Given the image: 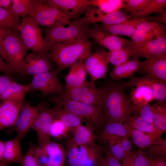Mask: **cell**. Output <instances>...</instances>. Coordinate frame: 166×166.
Wrapping results in <instances>:
<instances>
[{"label":"cell","instance_id":"5b68a950","mask_svg":"<svg viewBox=\"0 0 166 166\" xmlns=\"http://www.w3.org/2000/svg\"><path fill=\"white\" fill-rule=\"evenodd\" d=\"M27 50L17 30H11L0 43V54L13 73L18 75Z\"/></svg>","mask_w":166,"mask_h":166},{"label":"cell","instance_id":"f907efd6","mask_svg":"<svg viewBox=\"0 0 166 166\" xmlns=\"http://www.w3.org/2000/svg\"><path fill=\"white\" fill-rule=\"evenodd\" d=\"M10 76L5 75H0V95H1L12 81Z\"/></svg>","mask_w":166,"mask_h":166},{"label":"cell","instance_id":"cb8c5ba5","mask_svg":"<svg viewBox=\"0 0 166 166\" xmlns=\"http://www.w3.org/2000/svg\"><path fill=\"white\" fill-rule=\"evenodd\" d=\"M94 130L93 126L90 123L87 125L81 124L74 130L73 137L67 141V148L96 145L97 137Z\"/></svg>","mask_w":166,"mask_h":166},{"label":"cell","instance_id":"60d3db41","mask_svg":"<svg viewBox=\"0 0 166 166\" xmlns=\"http://www.w3.org/2000/svg\"><path fill=\"white\" fill-rule=\"evenodd\" d=\"M20 18L9 10L0 7V26L13 30H17Z\"/></svg>","mask_w":166,"mask_h":166},{"label":"cell","instance_id":"7bdbcfd3","mask_svg":"<svg viewBox=\"0 0 166 166\" xmlns=\"http://www.w3.org/2000/svg\"><path fill=\"white\" fill-rule=\"evenodd\" d=\"M149 0H124V12L131 15L140 12L145 6Z\"/></svg>","mask_w":166,"mask_h":166},{"label":"cell","instance_id":"f6af8a7d","mask_svg":"<svg viewBox=\"0 0 166 166\" xmlns=\"http://www.w3.org/2000/svg\"><path fill=\"white\" fill-rule=\"evenodd\" d=\"M132 114L139 115L144 121L153 124V115L151 105L148 104L140 107H132Z\"/></svg>","mask_w":166,"mask_h":166},{"label":"cell","instance_id":"91938a15","mask_svg":"<svg viewBox=\"0 0 166 166\" xmlns=\"http://www.w3.org/2000/svg\"><path fill=\"white\" fill-rule=\"evenodd\" d=\"M0 166H7L6 164L0 161Z\"/></svg>","mask_w":166,"mask_h":166},{"label":"cell","instance_id":"484cf974","mask_svg":"<svg viewBox=\"0 0 166 166\" xmlns=\"http://www.w3.org/2000/svg\"><path fill=\"white\" fill-rule=\"evenodd\" d=\"M71 19H77L89 6L87 0H50Z\"/></svg>","mask_w":166,"mask_h":166},{"label":"cell","instance_id":"52a82bcc","mask_svg":"<svg viewBox=\"0 0 166 166\" xmlns=\"http://www.w3.org/2000/svg\"><path fill=\"white\" fill-rule=\"evenodd\" d=\"M26 49L48 57L49 53L42 30L28 16L23 17L17 27Z\"/></svg>","mask_w":166,"mask_h":166},{"label":"cell","instance_id":"f35d334b","mask_svg":"<svg viewBox=\"0 0 166 166\" xmlns=\"http://www.w3.org/2000/svg\"><path fill=\"white\" fill-rule=\"evenodd\" d=\"M11 1L12 5L8 10L14 15L20 18L28 15L36 0H11Z\"/></svg>","mask_w":166,"mask_h":166},{"label":"cell","instance_id":"4dcf8cb0","mask_svg":"<svg viewBox=\"0 0 166 166\" xmlns=\"http://www.w3.org/2000/svg\"><path fill=\"white\" fill-rule=\"evenodd\" d=\"M132 107H140L148 104L154 100L152 91L149 86L140 85L133 87L129 97Z\"/></svg>","mask_w":166,"mask_h":166},{"label":"cell","instance_id":"d590c367","mask_svg":"<svg viewBox=\"0 0 166 166\" xmlns=\"http://www.w3.org/2000/svg\"><path fill=\"white\" fill-rule=\"evenodd\" d=\"M153 113V124L164 133L166 132V105L165 102L151 105Z\"/></svg>","mask_w":166,"mask_h":166},{"label":"cell","instance_id":"ba28073f","mask_svg":"<svg viewBox=\"0 0 166 166\" xmlns=\"http://www.w3.org/2000/svg\"><path fill=\"white\" fill-rule=\"evenodd\" d=\"M67 148L66 166H96L104 159L105 149L97 144Z\"/></svg>","mask_w":166,"mask_h":166},{"label":"cell","instance_id":"e0dca14e","mask_svg":"<svg viewBox=\"0 0 166 166\" xmlns=\"http://www.w3.org/2000/svg\"><path fill=\"white\" fill-rule=\"evenodd\" d=\"M166 36V26L156 21L146 20L140 23L137 27L131 38V43L139 45L147 40L155 38Z\"/></svg>","mask_w":166,"mask_h":166},{"label":"cell","instance_id":"4fadbf2b","mask_svg":"<svg viewBox=\"0 0 166 166\" xmlns=\"http://www.w3.org/2000/svg\"><path fill=\"white\" fill-rule=\"evenodd\" d=\"M85 23L90 25L100 23L104 25L116 24L132 19L131 15L120 10L105 13L97 8L89 5L80 18Z\"/></svg>","mask_w":166,"mask_h":166},{"label":"cell","instance_id":"8fae6325","mask_svg":"<svg viewBox=\"0 0 166 166\" xmlns=\"http://www.w3.org/2000/svg\"><path fill=\"white\" fill-rule=\"evenodd\" d=\"M59 73L56 69L34 76L31 82L29 84L30 91H39L45 96L61 94L64 89L59 79Z\"/></svg>","mask_w":166,"mask_h":166},{"label":"cell","instance_id":"83f0119b","mask_svg":"<svg viewBox=\"0 0 166 166\" xmlns=\"http://www.w3.org/2000/svg\"><path fill=\"white\" fill-rule=\"evenodd\" d=\"M22 139L17 136L4 141V148L2 162L5 164L16 163L20 164L24 155L21 144Z\"/></svg>","mask_w":166,"mask_h":166},{"label":"cell","instance_id":"8d00e7d4","mask_svg":"<svg viewBox=\"0 0 166 166\" xmlns=\"http://www.w3.org/2000/svg\"><path fill=\"white\" fill-rule=\"evenodd\" d=\"M89 5L95 7L105 13L120 10L124 6V0H89Z\"/></svg>","mask_w":166,"mask_h":166},{"label":"cell","instance_id":"74e56055","mask_svg":"<svg viewBox=\"0 0 166 166\" xmlns=\"http://www.w3.org/2000/svg\"><path fill=\"white\" fill-rule=\"evenodd\" d=\"M132 54V49L127 45L114 51H108L106 57L109 63L116 66L128 60Z\"/></svg>","mask_w":166,"mask_h":166},{"label":"cell","instance_id":"30bf717a","mask_svg":"<svg viewBox=\"0 0 166 166\" xmlns=\"http://www.w3.org/2000/svg\"><path fill=\"white\" fill-rule=\"evenodd\" d=\"M36 156L42 166H64L67 152L63 146L52 142L36 145Z\"/></svg>","mask_w":166,"mask_h":166},{"label":"cell","instance_id":"5bb4252c","mask_svg":"<svg viewBox=\"0 0 166 166\" xmlns=\"http://www.w3.org/2000/svg\"><path fill=\"white\" fill-rule=\"evenodd\" d=\"M107 51L103 48L97 49L90 52L84 60V65L91 81L95 82L106 76L109 64L106 57Z\"/></svg>","mask_w":166,"mask_h":166},{"label":"cell","instance_id":"ee69618b","mask_svg":"<svg viewBox=\"0 0 166 166\" xmlns=\"http://www.w3.org/2000/svg\"><path fill=\"white\" fill-rule=\"evenodd\" d=\"M69 131L64 124L60 120L55 118L51 124L50 135L51 137L60 139L65 137Z\"/></svg>","mask_w":166,"mask_h":166},{"label":"cell","instance_id":"681fc988","mask_svg":"<svg viewBox=\"0 0 166 166\" xmlns=\"http://www.w3.org/2000/svg\"><path fill=\"white\" fill-rule=\"evenodd\" d=\"M119 141L124 152V158L131 155L134 151L132 150L133 143L130 138H123Z\"/></svg>","mask_w":166,"mask_h":166},{"label":"cell","instance_id":"ab89813d","mask_svg":"<svg viewBox=\"0 0 166 166\" xmlns=\"http://www.w3.org/2000/svg\"><path fill=\"white\" fill-rule=\"evenodd\" d=\"M139 151L152 159L166 157V139L160 138L159 142L143 148Z\"/></svg>","mask_w":166,"mask_h":166},{"label":"cell","instance_id":"2e32d148","mask_svg":"<svg viewBox=\"0 0 166 166\" xmlns=\"http://www.w3.org/2000/svg\"><path fill=\"white\" fill-rule=\"evenodd\" d=\"M55 69L53 63L47 57L32 52L26 55L21 66L19 75L34 77Z\"/></svg>","mask_w":166,"mask_h":166},{"label":"cell","instance_id":"11a10c76","mask_svg":"<svg viewBox=\"0 0 166 166\" xmlns=\"http://www.w3.org/2000/svg\"><path fill=\"white\" fill-rule=\"evenodd\" d=\"M12 4L11 0H0V7L8 10Z\"/></svg>","mask_w":166,"mask_h":166},{"label":"cell","instance_id":"6f0895ef","mask_svg":"<svg viewBox=\"0 0 166 166\" xmlns=\"http://www.w3.org/2000/svg\"><path fill=\"white\" fill-rule=\"evenodd\" d=\"M4 141L0 140V161L2 162L4 148Z\"/></svg>","mask_w":166,"mask_h":166},{"label":"cell","instance_id":"680465c9","mask_svg":"<svg viewBox=\"0 0 166 166\" xmlns=\"http://www.w3.org/2000/svg\"><path fill=\"white\" fill-rule=\"evenodd\" d=\"M151 166H156V161L154 159H153Z\"/></svg>","mask_w":166,"mask_h":166},{"label":"cell","instance_id":"7c38bea8","mask_svg":"<svg viewBox=\"0 0 166 166\" xmlns=\"http://www.w3.org/2000/svg\"><path fill=\"white\" fill-rule=\"evenodd\" d=\"M47 108V103L44 101L35 105L24 103L20 113L13 126L17 134V136L22 139L24 138L31 128L38 114Z\"/></svg>","mask_w":166,"mask_h":166},{"label":"cell","instance_id":"7402d4cb","mask_svg":"<svg viewBox=\"0 0 166 166\" xmlns=\"http://www.w3.org/2000/svg\"><path fill=\"white\" fill-rule=\"evenodd\" d=\"M146 20H148V17L132 19L114 24L104 25L95 23L92 25L95 28L107 33L117 36H126L131 38L138 26L142 22Z\"/></svg>","mask_w":166,"mask_h":166},{"label":"cell","instance_id":"bcb514c9","mask_svg":"<svg viewBox=\"0 0 166 166\" xmlns=\"http://www.w3.org/2000/svg\"><path fill=\"white\" fill-rule=\"evenodd\" d=\"M119 140L109 141L107 144V147L106 148L114 157L120 162L124 158V153Z\"/></svg>","mask_w":166,"mask_h":166},{"label":"cell","instance_id":"d4e9b609","mask_svg":"<svg viewBox=\"0 0 166 166\" xmlns=\"http://www.w3.org/2000/svg\"><path fill=\"white\" fill-rule=\"evenodd\" d=\"M97 137V140L106 144L112 140L130 138L126 125L123 123L118 122H110L105 124Z\"/></svg>","mask_w":166,"mask_h":166},{"label":"cell","instance_id":"9c48e42d","mask_svg":"<svg viewBox=\"0 0 166 166\" xmlns=\"http://www.w3.org/2000/svg\"><path fill=\"white\" fill-rule=\"evenodd\" d=\"M106 91L105 86L98 88L94 82L90 81L78 87L65 89L63 93L57 95L85 104L102 106Z\"/></svg>","mask_w":166,"mask_h":166},{"label":"cell","instance_id":"44dd1931","mask_svg":"<svg viewBox=\"0 0 166 166\" xmlns=\"http://www.w3.org/2000/svg\"><path fill=\"white\" fill-rule=\"evenodd\" d=\"M24 100H4L0 102V130L13 127L20 113Z\"/></svg>","mask_w":166,"mask_h":166},{"label":"cell","instance_id":"f5cc1de1","mask_svg":"<svg viewBox=\"0 0 166 166\" xmlns=\"http://www.w3.org/2000/svg\"><path fill=\"white\" fill-rule=\"evenodd\" d=\"M135 153L134 151L130 156L124 158L122 161V166H134Z\"/></svg>","mask_w":166,"mask_h":166},{"label":"cell","instance_id":"7dc6e473","mask_svg":"<svg viewBox=\"0 0 166 166\" xmlns=\"http://www.w3.org/2000/svg\"><path fill=\"white\" fill-rule=\"evenodd\" d=\"M152 159L138 151L136 152L134 166H151Z\"/></svg>","mask_w":166,"mask_h":166},{"label":"cell","instance_id":"603a6c76","mask_svg":"<svg viewBox=\"0 0 166 166\" xmlns=\"http://www.w3.org/2000/svg\"><path fill=\"white\" fill-rule=\"evenodd\" d=\"M141 71L166 83V53L146 58Z\"/></svg>","mask_w":166,"mask_h":166},{"label":"cell","instance_id":"836d02e7","mask_svg":"<svg viewBox=\"0 0 166 166\" xmlns=\"http://www.w3.org/2000/svg\"><path fill=\"white\" fill-rule=\"evenodd\" d=\"M166 0H149L144 8L139 13L132 16V19L147 17L153 14L163 13L166 12Z\"/></svg>","mask_w":166,"mask_h":166},{"label":"cell","instance_id":"7a4b0ae2","mask_svg":"<svg viewBox=\"0 0 166 166\" xmlns=\"http://www.w3.org/2000/svg\"><path fill=\"white\" fill-rule=\"evenodd\" d=\"M92 46L88 39L57 43L49 52L48 58L55 64L60 72L80 61L84 60L91 52Z\"/></svg>","mask_w":166,"mask_h":166},{"label":"cell","instance_id":"e575fe53","mask_svg":"<svg viewBox=\"0 0 166 166\" xmlns=\"http://www.w3.org/2000/svg\"><path fill=\"white\" fill-rule=\"evenodd\" d=\"M127 126L129 132L130 138L132 139L133 143L140 149L158 143L161 138L156 139L143 132Z\"/></svg>","mask_w":166,"mask_h":166},{"label":"cell","instance_id":"d6a6232c","mask_svg":"<svg viewBox=\"0 0 166 166\" xmlns=\"http://www.w3.org/2000/svg\"><path fill=\"white\" fill-rule=\"evenodd\" d=\"M52 109L55 118L61 121L69 131L81 124L83 119L66 109L56 105Z\"/></svg>","mask_w":166,"mask_h":166},{"label":"cell","instance_id":"4316f807","mask_svg":"<svg viewBox=\"0 0 166 166\" xmlns=\"http://www.w3.org/2000/svg\"><path fill=\"white\" fill-rule=\"evenodd\" d=\"M84 60L80 61L70 68L65 77V89H71L79 87L85 84L86 80L87 72L85 69Z\"/></svg>","mask_w":166,"mask_h":166},{"label":"cell","instance_id":"ac0fdd59","mask_svg":"<svg viewBox=\"0 0 166 166\" xmlns=\"http://www.w3.org/2000/svg\"><path fill=\"white\" fill-rule=\"evenodd\" d=\"M123 89L140 85H145L152 89L154 100L158 103L164 102L166 99V83L163 82L150 75H146L132 78L128 81L117 83Z\"/></svg>","mask_w":166,"mask_h":166},{"label":"cell","instance_id":"ffe728a7","mask_svg":"<svg viewBox=\"0 0 166 166\" xmlns=\"http://www.w3.org/2000/svg\"><path fill=\"white\" fill-rule=\"evenodd\" d=\"M54 119L52 108L49 107L40 112L36 117L31 129L37 133L38 144H44L51 141L50 131Z\"/></svg>","mask_w":166,"mask_h":166},{"label":"cell","instance_id":"6da1fadb","mask_svg":"<svg viewBox=\"0 0 166 166\" xmlns=\"http://www.w3.org/2000/svg\"><path fill=\"white\" fill-rule=\"evenodd\" d=\"M105 87L106 91L102 106L105 123H124L132 114L129 97L117 83L111 82Z\"/></svg>","mask_w":166,"mask_h":166},{"label":"cell","instance_id":"277c9868","mask_svg":"<svg viewBox=\"0 0 166 166\" xmlns=\"http://www.w3.org/2000/svg\"><path fill=\"white\" fill-rule=\"evenodd\" d=\"M49 100L56 105L63 108L82 119L90 121L94 130H101L105 124L101 105L85 104L58 95L51 97Z\"/></svg>","mask_w":166,"mask_h":166},{"label":"cell","instance_id":"3957f363","mask_svg":"<svg viewBox=\"0 0 166 166\" xmlns=\"http://www.w3.org/2000/svg\"><path fill=\"white\" fill-rule=\"evenodd\" d=\"M90 27V25L85 23L81 18L70 21L66 25L56 24L48 27L44 40L49 52L57 43L88 39Z\"/></svg>","mask_w":166,"mask_h":166},{"label":"cell","instance_id":"1f68e13d","mask_svg":"<svg viewBox=\"0 0 166 166\" xmlns=\"http://www.w3.org/2000/svg\"><path fill=\"white\" fill-rule=\"evenodd\" d=\"M29 92V84H20L12 81L0 95V100H24L26 94Z\"/></svg>","mask_w":166,"mask_h":166},{"label":"cell","instance_id":"f1b7e54d","mask_svg":"<svg viewBox=\"0 0 166 166\" xmlns=\"http://www.w3.org/2000/svg\"><path fill=\"white\" fill-rule=\"evenodd\" d=\"M144 63V61H140L137 59L128 60L115 66L110 73V76L114 80L132 77L137 72L141 71Z\"/></svg>","mask_w":166,"mask_h":166},{"label":"cell","instance_id":"db71d44e","mask_svg":"<svg viewBox=\"0 0 166 166\" xmlns=\"http://www.w3.org/2000/svg\"><path fill=\"white\" fill-rule=\"evenodd\" d=\"M12 30L7 28L0 26V43Z\"/></svg>","mask_w":166,"mask_h":166},{"label":"cell","instance_id":"d6986e66","mask_svg":"<svg viewBox=\"0 0 166 166\" xmlns=\"http://www.w3.org/2000/svg\"><path fill=\"white\" fill-rule=\"evenodd\" d=\"M89 38L110 51L120 49L127 45V39L101 30L92 26L88 32Z\"/></svg>","mask_w":166,"mask_h":166},{"label":"cell","instance_id":"b9f144b4","mask_svg":"<svg viewBox=\"0 0 166 166\" xmlns=\"http://www.w3.org/2000/svg\"><path fill=\"white\" fill-rule=\"evenodd\" d=\"M35 146L29 142L28 149L24 155L20 164L21 166H42L36 155Z\"/></svg>","mask_w":166,"mask_h":166},{"label":"cell","instance_id":"94428289","mask_svg":"<svg viewBox=\"0 0 166 166\" xmlns=\"http://www.w3.org/2000/svg\"><path fill=\"white\" fill-rule=\"evenodd\" d=\"M96 166H104L102 164H102H101L98 165H97Z\"/></svg>","mask_w":166,"mask_h":166},{"label":"cell","instance_id":"816d5d0a","mask_svg":"<svg viewBox=\"0 0 166 166\" xmlns=\"http://www.w3.org/2000/svg\"><path fill=\"white\" fill-rule=\"evenodd\" d=\"M0 72L10 76L14 73L7 64L4 62L0 56Z\"/></svg>","mask_w":166,"mask_h":166},{"label":"cell","instance_id":"9f6ffc18","mask_svg":"<svg viewBox=\"0 0 166 166\" xmlns=\"http://www.w3.org/2000/svg\"><path fill=\"white\" fill-rule=\"evenodd\" d=\"M155 159L156 166H166V159L163 158H156Z\"/></svg>","mask_w":166,"mask_h":166},{"label":"cell","instance_id":"c3c4849f","mask_svg":"<svg viewBox=\"0 0 166 166\" xmlns=\"http://www.w3.org/2000/svg\"><path fill=\"white\" fill-rule=\"evenodd\" d=\"M104 155L102 164L104 166H122L120 161L114 157L106 148L105 149Z\"/></svg>","mask_w":166,"mask_h":166},{"label":"cell","instance_id":"8992f818","mask_svg":"<svg viewBox=\"0 0 166 166\" xmlns=\"http://www.w3.org/2000/svg\"><path fill=\"white\" fill-rule=\"evenodd\" d=\"M28 15L38 26L48 27L56 24L66 25L70 21L69 16L50 0H36Z\"/></svg>","mask_w":166,"mask_h":166},{"label":"cell","instance_id":"9a60e30c","mask_svg":"<svg viewBox=\"0 0 166 166\" xmlns=\"http://www.w3.org/2000/svg\"><path fill=\"white\" fill-rule=\"evenodd\" d=\"M127 45L132 50L131 57L137 59L141 57L146 58L166 52V36L155 38L147 40L139 45L132 44L127 39Z\"/></svg>","mask_w":166,"mask_h":166},{"label":"cell","instance_id":"f546056e","mask_svg":"<svg viewBox=\"0 0 166 166\" xmlns=\"http://www.w3.org/2000/svg\"><path fill=\"white\" fill-rule=\"evenodd\" d=\"M124 123L130 128L140 131L156 139L162 138L164 133L156 128L153 124L144 121L137 114L131 115Z\"/></svg>","mask_w":166,"mask_h":166}]
</instances>
